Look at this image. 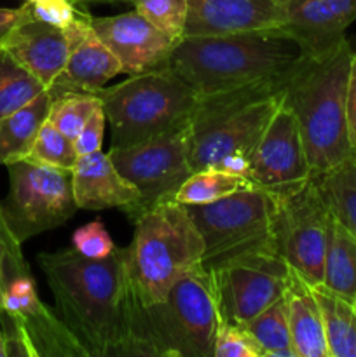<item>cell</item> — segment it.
<instances>
[{
  "mask_svg": "<svg viewBox=\"0 0 356 357\" xmlns=\"http://www.w3.org/2000/svg\"><path fill=\"white\" fill-rule=\"evenodd\" d=\"M356 21V0H286L278 33L293 40L304 58H325L348 42L346 30Z\"/></svg>",
  "mask_w": 356,
  "mask_h": 357,
  "instance_id": "cell-14",
  "label": "cell"
},
{
  "mask_svg": "<svg viewBox=\"0 0 356 357\" xmlns=\"http://www.w3.org/2000/svg\"><path fill=\"white\" fill-rule=\"evenodd\" d=\"M300 58L295 42L276 30L243 31L184 37L173 49L170 66L201 98L281 79Z\"/></svg>",
  "mask_w": 356,
  "mask_h": 357,
  "instance_id": "cell-4",
  "label": "cell"
},
{
  "mask_svg": "<svg viewBox=\"0 0 356 357\" xmlns=\"http://www.w3.org/2000/svg\"><path fill=\"white\" fill-rule=\"evenodd\" d=\"M98 107H101V101L93 93L58 94L52 96L47 121L70 139H75Z\"/></svg>",
  "mask_w": 356,
  "mask_h": 357,
  "instance_id": "cell-29",
  "label": "cell"
},
{
  "mask_svg": "<svg viewBox=\"0 0 356 357\" xmlns=\"http://www.w3.org/2000/svg\"><path fill=\"white\" fill-rule=\"evenodd\" d=\"M28 157L38 160V162L49 164V166L72 169L79 159V153L73 145V139L63 135L51 122L45 121L38 131L37 139H35Z\"/></svg>",
  "mask_w": 356,
  "mask_h": 357,
  "instance_id": "cell-31",
  "label": "cell"
},
{
  "mask_svg": "<svg viewBox=\"0 0 356 357\" xmlns=\"http://www.w3.org/2000/svg\"><path fill=\"white\" fill-rule=\"evenodd\" d=\"M9 194L3 215L21 244L30 237L58 229L77 211L72 169L49 166L24 157L7 164Z\"/></svg>",
  "mask_w": 356,
  "mask_h": 357,
  "instance_id": "cell-9",
  "label": "cell"
},
{
  "mask_svg": "<svg viewBox=\"0 0 356 357\" xmlns=\"http://www.w3.org/2000/svg\"><path fill=\"white\" fill-rule=\"evenodd\" d=\"M112 129L110 149H128L187 128L199 96L170 65L96 91Z\"/></svg>",
  "mask_w": 356,
  "mask_h": 357,
  "instance_id": "cell-6",
  "label": "cell"
},
{
  "mask_svg": "<svg viewBox=\"0 0 356 357\" xmlns=\"http://www.w3.org/2000/svg\"><path fill=\"white\" fill-rule=\"evenodd\" d=\"M355 159H356V149H355Z\"/></svg>",
  "mask_w": 356,
  "mask_h": 357,
  "instance_id": "cell-42",
  "label": "cell"
},
{
  "mask_svg": "<svg viewBox=\"0 0 356 357\" xmlns=\"http://www.w3.org/2000/svg\"><path fill=\"white\" fill-rule=\"evenodd\" d=\"M323 316L330 357H356V307L325 286H313Z\"/></svg>",
  "mask_w": 356,
  "mask_h": 357,
  "instance_id": "cell-24",
  "label": "cell"
},
{
  "mask_svg": "<svg viewBox=\"0 0 356 357\" xmlns=\"http://www.w3.org/2000/svg\"><path fill=\"white\" fill-rule=\"evenodd\" d=\"M244 328L255 338L264 357H297L283 298L262 310Z\"/></svg>",
  "mask_w": 356,
  "mask_h": 357,
  "instance_id": "cell-28",
  "label": "cell"
},
{
  "mask_svg": "<svg viewBox=\"0 0 356 357\" xmlns=\"http://www.w3.org/2000/svg\"><path fill=\"white\" fill-rule=\"evenodd\" d=\"M126 3H131L136 13L166 33L175 44L185 37L188 16L187 0H126Z\"/></svg>",
  "mask_w": 356,
  "mask_h": 357,
  "instance_id": "cell-30",
  "label": "cell"
},
{
  "mask_svg": "<svg viewBox=\"0 0 356 357\" xmlns=\"http://www.w3.org/2000/svg\"><path fill=\"white\" fill-rule=\"evenodd\" d=\"M91 14L84 10L65 28L70 38V54L58 79L47 87L52 96L65 93H96L110 79L122 73L114 52L103 44L91 26Z\"/></svg>",
  "mask_w": 356,
  "mask_h": 357,
  "instance_id": "cell-17",
  "label": "cell"
},
{
  "mask_svg": "<svg viewBox=\"0 0 356 357\" xmlns=\"http://www.w3.org/2000/svg\"><path fill=\"white\" fill-rule=\"evenodd\" d=\"M332 215L356 237V159L355 155L334 169L314 178Z\"/></svg>",
  "mask_w": 356,
  "mask_h": 357,
  "instance_id": "cell-25",
  "label": "cell"
},
{
  "mask_svg": "<svg viewBox=\"0 0 356 357\" xmlns=\"http://www.w3.org/2000/svg\"><path fill=\"white\" fill-rule=\"evenodd\" d=\"M0 307L27 330L38 357H87V352L59 316L38 298L30 274L17 275L7 284Z\"/></svg>",
  "mask_w": 356,
  "mask_h": 357,
  "instance_id": "cell-16",
  "label": "cell"
},
{
  "mask_svg": "<svg viewBox=\"0 0 356 357\" xmlns=\"http://www.w3.org/2000/svg\"><path fill=\"white\" fill-rule=\"evenodd\" d=\"M128 272L136 298L150 305L166 296L171 286L202 261V239L187 206L164 202L135 222L128 248Z\"/></svg>",
  "mask_w": 356,
  "mask_h": 357,
  "instance_id": "cell-7",
  "label": "cell"
},
{
  "mask_svg": "<svg viewBox=\"0 0 356 357\" xmlns=\"http://www.w3.org/2000/svg\"><path fill=\"white\" fill-rule=\"evenodd\" d=\"M288 75L199 98L187 135L192 171L216 167L244 176L255 145L283 103Z\"/></svg>",
  "mask_w": 356,
  "mask_h": 357,
  "instance_id": "cell-2",
  "label": "cell"
},
{
  "mask_svg": "<svg viewBox=\"0 0 356 357\" xmlns=\"http://www.w3.org/2000/svg\"><path fill=\"white\" fill-rule=\"evenodd\" d=\"M220 321L246 326L283 298L292 268L274 250L257 251L208 271Z\"/></svg>",
  "mask_w": 356,
  "mask_h": 357,
  "instance_id": "cell-11",
  "label": "cell"
},
{
  "mask_svg": "<svg viewBox=\"0 0 356 357\" xmlns=\"http://www.w3.org/2000/svg\"><path fill=\"white\" fill-rule=\"evenodd\" d=\"M27 274H30V267L21 251V243L16 239L7 223L2 202H0V296L14 278Z\"/></svg>",
  "mask_w": 356,
  "mask_h": 357,
  "instance_id": "cell-32",
  "label": "cell"
},
{
  "mask_svg": "<svg viewBox=\"0 0 356 357\" xmlns=\"http://www.w3.org/2000/svg\"><path fill=\"white\" fill-rule=\"evenodd\" d=\"M243 188H253L243 174L206 167V169L192 171L191 176L184 181L180 190L175 195V202L184 206L209 204Z\"/></svg>",
  "mask_w": 356,
  "mask_h": 357,
  "instance_id": "cell-26",
  "label": "cell"
},
{
  "mask_svg": "<svg viewBox=\"0 0 356 357\" xmlns=\"http://www.w3.org/2000/svg\"><path fill=\"white\" fill-rule=\"evenodd\" d=\"M3 333H6V357H38L27 330L17 319L0 310Z\"/></svg>",
  "mask_w": 356,
  "mask_h": 357,
  "instance_id": "cell-36",
  "label": "cell"
},
{
  "mask_svg": "<svg viewBox=\"0 0 356 357\" xmlns=\"http://www.w3.org/2000/svg\"><path fill=\"white\" fill-rule=\"evenodd\" d=\"M52 94L49 89L0 121V166L30 155L42 124L47 121Z\"/></svg>",
  "mask_w": 356,
  "mask_h": 357,
  "instance_id": "cell-22",
  "label": "cell"
},
{
  "mask_svg": "<svg viewBox=\"0 0 356 357\" xmlns=\"http://www.w3.org/2000/svg\"><path fill=\"white\" fill-rule=\"evenodd\" d=\"M188 126L128 149L108 150L119 173L140 194L138 215L133 223L149 209L175 201L177 192L192 174L187 146Z\"/></svg>",
  "mask_w": 356,
  "mask_h": 357,
  "instance_id": "cell-12",
  "label": "cell"
},
{
  "mask_svg": "<svg viewBox=\"0 0 356 357\" xmlns=\"http://www.w3.org/2000/svg\"><path fill=\"white\" fill-rule=\"evenodd\" d=\"M355 307H356V300H355Z\"/></svg>",
  "mask_w": 356,
  "mask_h": 357,
  "instance_id": "cell-44",
  "label": "cell"
},
{
  "mask_svg": "<svg viewBox=\"0 0 356 357\" xmlns=\"http://www.w3.org/2000/svg\"><path fill=\"white\" fill-rule=\"evenodd\" d=\"M218 324L212 275L198 264L163 300L150 305L138 300L126 357H213Z\"/></svg>",
  "mask_w": 356,
  "mask_h": 357,
  "instance_id": "cell-5",
  "label": "cell"
},
{
  "mask_svg": "<svg viewBox=\"0 0 356 357\" xmlns=\"http://www.w3.org/2000/svg\"><path fill=\"white\" fill-rule=\"evenodd\" d=\"M24 7V16L0 42L31 75L51 87L68 59V33L65 28L35 20L28 2Z\"/></svg>",
  "mask_w": 356,
  "mask_h": 357,
  "instance_id": "cell-19",
  "label": "cell"
},
{
  "mask_svg": "<svg viewBox=\"0 0 356 357\" xmlns=\"http://www.w3.org/2000/svg\"><path fill=\"white\" fill-rule=\"evenodd\" d=\"M91 26L119 59L122 73L129 75L170 65L177 47L166 33L136 10L117 16H93Z\"/></svg>",
  "mask_w": 356,
  "mask_h": 357,
  "instance_id": "cell-15",
  "label": "cell"
},
{
  "mask_svg": "<svg viewBox=\"0 0 356 357\" xmlns=\"http://www.w3.org/2000/svg\"><path fill=\"white\" fill-rule=\"evenodd\" d=\"M73 6H79V7H87V6H93V3H117V2H124L126 0H70Z\"/></svg>",
  "mask_w": 356,
  "mask_h": 357,
  "instance_id": "cell-40",
  "label": "cell"
},
{
  "mask_svg": "<svg viewBox=\"0 0 356 357\" xmlns=\"http://www.w3.org/2000/svg\"><path fill=\"white\" fill-rule=\"evenodd\" d=\"M24 3L17 9H7V7H0V40L16 26L21 21V17L24 16Z\"/></svg>",
  "mask_w": 356,
  "mask_h": 357,
  "instance_id": "cell-39",
  "label": "cell"
},
{
  "mask_svg": "<svg viewBox=\"0 0 356 357\" xmlns=\"http://www.w3.org/2000/svg\"><path fill=\"white\" fill-rule=\"evenodd\" d=\"M283 300L297 357H330L323 316L313 284L292 271Z\"/></svg>",
  "mask_w": 356,
  "mask_h": 357,
  "instance_id": "cell-21",
  "label": "cell"
},
{
  "mask_svg": "<svg viewBox=\"0 0 356 357\" xmlns=\"http://www.w3.org/2000/svg\"><path fill=\"white\" fill-rule=\"evenodd\" d=\"M332 220L334 215L314 178L293 194L272 197V248L293 272L313 286L323 282Z\"/></svg>",
  "mask_w": 356,
  "mask_h": 357,
  "instance_id": "cell-10",
  "label": "cell"
},
{
  "mask_svg": "<svg viewBox=\"0 0 356 357\" xmlns=\"http://www.w3.org/2000/svg\"><path fill=\"white\" fill-rule=\"evenodd\" d=\"M72 185L77 208L89 211L121 209L131 222L138 215V190L119 173L110 155L101 150L77 159L72 167Z\"/></svg>",
  "mask_w": 356,
  "mask_h": 357,
  "instance_id": "cell-20",
  "label": "cell"
},
{
  "mask_svg": "<svg viewBox=\"0 0 356 357\" xmlns=\"http://www.w3.org/2000/svg\"><path fill=\"white\" fill-rule=\"evenodd\" d=\"M24 2L30 3L31 16L35 20L59 28H66L86 10V7L73 6L70 0H24Z\"/></svg>",
  "mask_w": 356,
  "mask_h": 357,
  "instance_id": "cell-35",
  "label": "cell"
},
{
  "mask_svg": "<svg viewBox=\"0 0 356 357\" xmlns=\"http://www.w3.org/2000/svg\"><path fill=\"white\" fill-rule=\"evenodd\" d=\"M105 124H107V115H105L103 107H98L96 110L93 112V115L87 119L84 128L80 129L79 136L73 139V145H75L79 157L101 150V143H103L105 135Z\"/></svg>",
  "mask_w": 356,
  "mask_h": 357,
  "instance_id": "cell-37",
  "label": "cell"
},
{
  "mask_svg": "<svg viewBox=\"0 0 356 357\" xmlns=\"http://www.w3.org/2000/svg\"><path fill=\"white\" fill-rule=\"evenodd\" d=\"M185 37L278 30L286 0H187Z\"/></svg>",
  "mask_w": 356,
  "mask_h": 357,
  "instance_id": "cell-18",
  "label": "cell"
},
{
  "mask_svg": "<svg viewBox=\"0 0 356 357\" xmlns=\"http://www.w3.org/2000/svg\"><path fill=\"white\" fill-rule=\"evenodd\" d=\"M355 49L349 40L325 58H300L283 103L299 122L313 178L355 155L348 129V86Z\"/></svg>",
  "mask_w": 356,
  "mask_h": 357,
  "instance_id": "cell-3",
  "label": "cell"
},
{
  "mask_svg": "<svg viewBox=\"0 0 356 357\" xmlns=\"http://www.w3.org/2000/svg\"><path fill=\"white\" fill-rule=\"evenodd\" d=\"M47 87L31 75L0 42V121L30 103Z\"/></svg>",
  "mask_w": 356,
  "mask_h": 357,
  "instance_id": "cell-27",
  "label": "cell"
},
{
  "mask_svg": "<svg viewBox=\"0 0 356 357\" xmlns=\"http://www.w3.org/2000/svg\"><path fill=\"white\" fill-rule=\"evenodd\" d=\"M202 239V267H220L230 260L274 250L271 237L272 197L257 188H243L202 206H187Z\"/></svg>",
  "mask_w": 356,
  "mask_h": 357,
  "instance_id": "cell-8",
  "label": "cell"
},
{
  "mask_svg": "<svg viewBox=\"0 0 356 357\" xmlns=\"http://www.w3.org/2000/svg\"><path fill=\"white\" fill-rule=\"evenodd\" d=\"M73 250L87 258H105L115 250L110 234L101 222H91L79 227L72 236Z\"/></svg>",
  "mask_w": 356,
  "mask_h": 357,
  "instance_id": "cell-34",
  "label": "cell"
},
{
  "mask_svg": "<svg viewBox=\"0 0 356 357\" xmlns=\"http://www.w3.org/2000/svg\"><path fill=\"white\" fill-rule=\"evenodd\" d=\"M0 298H2V296H0ZM0 310H2V307H0Z\"/></svg>",
  "mask_w": 356,
  "mask_h": 357,
  "instance_id": "cell-43",
  "label": "cell"
},
{
  "mask_svg": "<svg viewBox=\"0 0 356 357\" xmlns=\"http://www.w3.org/2000/svg\"><path fill=\"white\" fill-rule=\"evenodd\" d=\"M330 291L355 303L356 300V237L342 223L332 220L325 253L323 282Z\"/></svg>",
  "mask_w": 356,
  "mask_h": 357,
  "instance_id": "cell-23",
  "label": "cell"
},
{
  "mask_svg": "<svg viewBox=\"0 0 356 357\" xmlns=\"http://www.w3.org/2000/svg\"><path fill=\"white\" fill-rule=\"evenodd\" d=\"M244 178L271 197L293 194L313 180L299 122L285 103L255 145Z\"/></svg>",
  "mask_w": 356,
  "mask_h": 357,
  "instance_id": "cell-13",
  "label": "cell"
},
{
  "mask_svg": "<svg viewBox=\"0 0 356 357\" xmlns=\"http://www.w3.org/2000/svg\"><path fill=\"white\" fill-rule=\"evenodd\" d=\"M38 265L56 310L87 357H126L138 298L128 272V250L87 258L73 248L40 253Z\"/></svg>",
  "mask_w": 356,
  "mask_h": 357,
  "instance_id": "cell-1",
  "label": "cell"
},
{
  "mask_svg": "<svg viewBox=\"0 0 356 357\" xmlns=\"http://www.w3.org/2000/svg\"><path fill=\"white\" fill-rule=\"evenodd\" d=\"M0 357H6V333H3L2 319H0Z\"/></svg>",
  "mask_w": 356,
  "mask_h": 357,
  "instance_id": "cell-41",
  "label": "cell"
},
{
  "mask_svg": "<svg viewBox=\"0 0 356 357\" xmlns=\"http://www.w3.org/2000/svg\"><path fill=\"white\" fill-rule=\"evenodd\" d=\"M348 129L349 139H351L353 149H356V51L353 52L351 72H349V86H348Z\"/></svg>",
  "mask_w": 356,
  "mask_h": 357,
  "instance_id": "cell-38",
  "label": "cell"
},
{
  "mask_svg": "<svg viewBox=\"0 0 356 357\" xmlns=\"http://www.w3.org/2000/svg\"><path fill=\"white\" fill-rule=\"evenodd\" d=\"M213 357H264V354L246 328L220 321L213 344Z\"/></svg>",
  "mask_w": 356,
  "mask_h": 357,
  "instance_id": "cell-33",
  "label": "cell"
}]
</instances>
